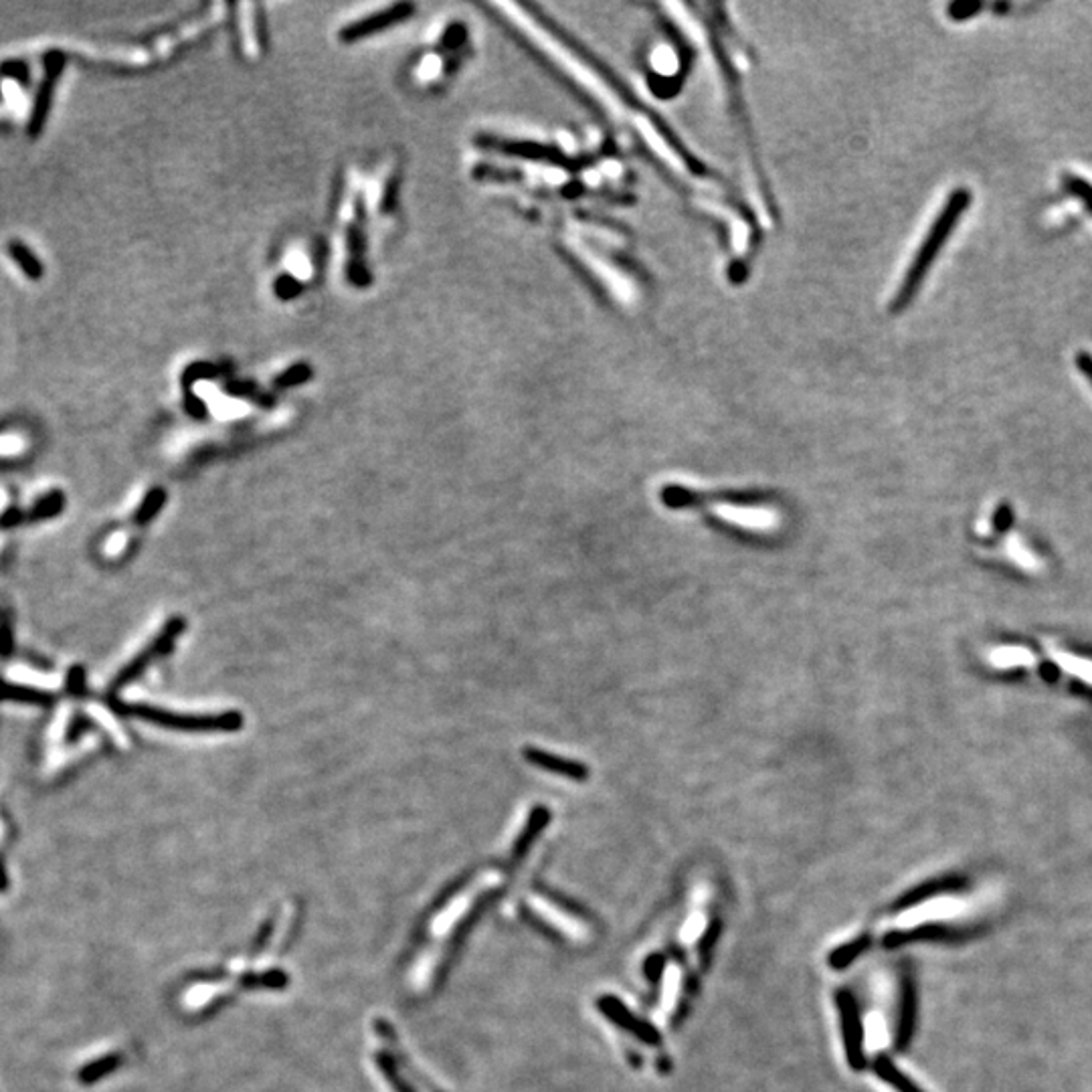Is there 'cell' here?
Listing matches in <instances>:
<instances>
[{"label": "cell", "mask_w": 1092, "mask_h": 1092, "mask_svg": "<svg viewBox=\"0 0 1092 1092\" xmlns=\"http://www.w3.org/2000/svg\"><path fill=\"white\" fill-rule=\"evenodd\" d=\"M969 203H971L969 189H955L951 193L949 200L943 205L941 213L934 219L931 231L927 234L923 245L916 251L911 268L907 269V275H904L902 284L898 287L896 298L893 300V305H891L893 312L904 310L914 296H916L918 287L925 282V275H927V271L931 268L932 261H934V257L939 255V251L945 245V241L949 239V235L953 234L957 221L968 211Z\"/></svg>", "instance_id": "6da1fadb"}, {"label": "cell", "mask_w": 1092, "mask_h": 1092, "mask_svg": "<svg viewBox=\"0 0 1092 1092\" xmlns=\"http://www.w3.org/2000/svg\"><path fill=\"white\" fill-rule=\"evenodd\" d=\"M116 710L130 715V717L144 718L148 722L161 724L166 729L184 731V733H235L243 727V717L239 713H225V715H211V717H184L166 713L161 708H152L146 704H114Z\"/></svg>", "instance_id": "7a4b0ae2"}, {"label": "cell", "mask_w": 1092, "mask_h": 1092, "mask_svg": "<svg viewBox=\"0 0 1092 1092\" xmlns=\"http://www.w3.org/2000/svg\"><path fill=\"white\" fill-rule=\"evenodd\" d=\"M65 65H68V55L59 49H54L43 57V81L36 91L33 109L29 116V124H27V134L31 138H39L43 134V128H45V122L51 111V104H54L55 88L65 72Z\"/></svg>", "instance_id": "3957f363"}, {"label": "cell", "mask_w": 1092, "mask_h": 1092, "mask_svg": "<svg viewBox=\"0 0 1092 1092\" xmlns=\"http://www.w3.org/2000/svg\"><path fill=\"white\" fill-rule=\"evenodd\" d=\"M727 502V504H759L765 500L763 494L757 492H717V494H702L694 490H686L680 485H665L662 490V502L672 510H684V508H697L708 502Z\"/></svg>", "instance_id": "277c9868"}, {"label": "cell", "mask_w": 1092, "mask_h": 1092, "mask_svg": "<svg viewBox=\"0 0 1092 1092\" xmlns=\"http://www.w3.org/2000/svg\"><path fill=\"white\" fill-rule=\"evenodd\" d=\"M838 1007L842 1018L843 1044L848 1050V1060L856 1071H859L864 1066L866 1054H864V1023L859 1018L858 1005L850 993H840Z\"/></svg>", "instance_id": "5b68a950"}, {"label": "cell", "mask_w": 1092, "mask_h": 1092, "mask_svg": "<svg viewBox=\"0 0 1092 1092\" xmlns=\"http://www.w3.org/2000/svg\"><path fill=\"white\" fill-rule=\"evenodd\" d=\"M415 13V6L405 2V4H394L391 9L383 11V13H376L373 17L362 18L357 20L348 27H344L341 31L342 43H355L360 39H367V36L375 35L378 31H385L389 27H393L397 23H403L407 18L412 17Z\"/></svg>", "instance_id": "8992f818"}, {"label": "cell", "mask_w": 1092, "mask_h": 1092, "mask_svg": "<svg viewBox=\"0 0 1092 1092\" xmlns=\"http://www.w3.org/2000/svg\"><path fill=\"white\" fill-rule=\"evenodd\" d=\"M182 629H184V619H182V617H175L173 622H168L166 627H164V631L161 633V638H159L154 644L150 645L140 658H136L134 662L130 663V665L125 668L124 672L118 676V682H116V684L120 686V684H125V682L134 680V678L143 672L144 668H146L148 663L152 662L154 658H161L164 654H168V652L173 649V644H175V640L179 638Z\"/></svg>", "instance_id": "52a82bcc"}, {"label": "cell", "mask_w": 1092, "mask_h": 1092, "mask_svg": "<svg viewBox=\"0 0 1092 1092\" xmlns=\"http://www.w3.org/2000/svg\"><path fill=\"white\" fill-rule=\"evenodd\" d=\"M524 757H526V761L530 765H535L538 769L556 773V775H563V777L573 779V781H587V777H589V769L583 763L565 759V757H558V754H553V752L540 751V749H535V747H528V749H524Z\"/></svg>", "instance_id": "ba28073f"}, {"label": "cell", "mask_w": 1092, "mask_h": 1092, "mask_svg": "<svg viewBox=\"0 0 1092 1092\" xmlns=\"http://www.w3.org/2000/svg\"><path fill=\"white\" fill-rule=\"evenodd\" d=\"M4 250L11 255V259L17 264V268L25 273L27 280L41 282L45 278L43 261L36 257L35 251L31 250L27 243H23L20 239H11V241H6Z\"/></svg>", "instance_id": "9c48e42d"}, {"label": "cell", "mask_w": 1092, "mask_h": 1092, "mask_svg": "<svg viewBox=\"0 0 1092 1092\" xmlns=\"http://www.w3.org/2000/svg\"><path fill=\"white\" fill-rule=\"evenodd\" d=\"M877 1073L878 1076H882L888 1084H893L896 1091L923 1092L918 1089V1087H916V1084H913L907 1076L902 1075V1073H898V1068H896L893 1062H888V1060H880V1062H878Z\"/></svg>", "instance_id": "30bf717a"}, {"label": "cell", "mask_w": 1092, "mask_h": 1092, "mask_svg": "<svg viewBox=\"0 0 1092 1092\" xmlns=\"http://www.w3.org/2000/svg\"><path fill=\"white\" fill-rule=\"evenodd\" d=\"M164 502H166V494H164V490H161V488L152 490V492L146 496L143 508L138 510V514H136V522H138V524H146V522H150V520L154 519V517L161 512Z\"/></svg>", "instance_id": "8fae6325"}, {"label": "cell", "mask_w": 1092, "mask_h": 1092, "mask_svg": "<svg viewBox=\"0 0 1092 1092\" xmlns=\"http://www.w3.org/2000/svg\"><path fill=\"white\" fill-rule=\"evenodd\" d=\"M864 947H868V937H866V939L862 937V939H858V941H854V943H848V945H843L842 949H838L836 951V953H834V955H832V966L838 969H842L846 968V966H850V963H852V961H854V959L858 957L859 953H862V949H864Z\"/></svg>", "instance_id": "7c38bea8"}, {"label": "cell", "mask_w": 1092, "mask_h": 1092, "mask_svg": "<svg viewBox=\"0 0 1092 1092\" xmlns=\"http://www.w3.org/2000/svg\"><path fill=\"white\" fill-rule=\"evenodd\" d=\"M310 376H312V371H310L308 364H296V367H291L289 371H286L284 375L278 376L273 385H275V389H289V387L302 385Z\"/></svg>", "instance_id": "4fadbf2b"}, {"label": "cell", "mask_w": 1092, "mask_h": 1092, "mask_svg": "<svg viewBox=\"0 0 1092 1092\" xmlns=\"http://www.w3.org/2000/svg\"><path fill=\"white\" fill-rule=\"evenodd\" d=\"M1064 184H1066V189H1068V191H1071V193H1073V195H1075L1076 198H1080V200L1084 203V207H1087V209H1089V211H1091L1092 213L1091 182H1087V180L1080 179V177H1073V175H1068V177H1066V180H1064Z\"/></svg>", "instance_id": "5bb4252c"}, {"label": "cell", "mask_w": 1092, "mask_h": 1092, "mask_svg": "<svg viewBox=\"0 0 1092 1092\" xmlns=\"http://www.w3.org/2000/svg\"><path fill=\"white\" fill-rule=\"evenodd\" d=\"M979 11H984L982 2H953L949 6L951 18L955 20H968Z\"/></svg>", "instance_id": "9a60e30c"}, {"label": "cell", "mask_w": 1092, "mask_h": 1092, "mask_svg": "<svg viewBox=\"0 0 1092 1092\" xmlns=\"http://www.w3.org/2000/svg\"><path fill=\"white\" fill-rule=\"evenodd\" d=\"M300 289H302L300 282H296V280H294V278H289V275H282V278L275 282V294H278V298H282V300H289V298L298 296V294H300Z\"/></svg>", "instance_id": "2e32d148"}, {"label": "cell", "mask_w": 1092, "mask_h": 1092, "mask_svg": "<svg viewBox=\"0 0 1092 1092\" xmlns=\"http://www.w3.org/2000/svg\"><path fill=\"white\" fill-rule=\"evenodd\" d=\"M0 75H11L15 77L20 86H27L29 81V72H27V65L18 63V61H4L0 65Z\"/></svg>", "instance_id": "e0dca14e"}, {"label": "cell", "mask_w": 1092, "mask_h": 1092, "mask_svg": "<svg viewBox=\"0 0 1092 1092\" xmlns=\"http://www.w3.org/2000/svg\"><path fill=\"white\" fill-rule=\"evenodd\" d=\"M1075 360L1078 371L1087 376L1092 385V355H1089V353H1078Z\"/></svg>", "instance_id": "ac0fdd59"}]
</instances>
